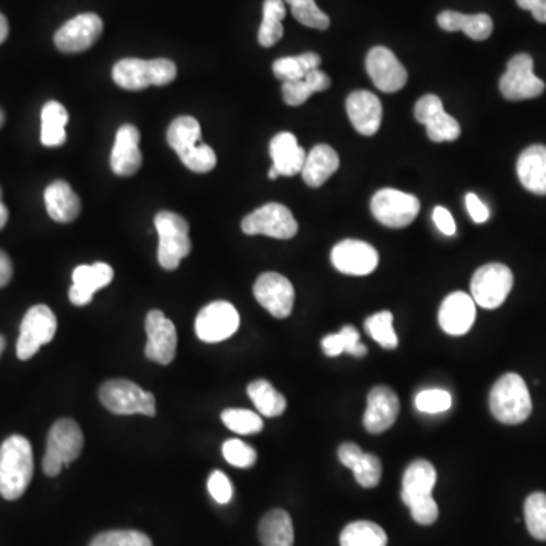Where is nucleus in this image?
<instances>
[{
	"label": "nucleus",
	"instance_id": "49",
	"mask_svg": "<svg viewBox=\"0 0 546 546\" xmlns=\"http://www.w3.org/2000/svg\"><path fill=\"white\" fill-rule=\"evenodd\" d=\"M466 208H468L469 216L472 217L475 223H484L489 220V208L481 202L475 193L466 195Z\"/></svg>",
	"mask_w": 546,
	"mask_h": 546
},
{
	"label": "nucleus",
	"instance_id": "43",
	"mask_svg": "<svg viewBox=\"0 0 546 546\" xmlns=\"http://www.w3.org/2000/svg\"><path fill=\"white\" fill-rule=\"evenodd\" d=\"M90 546H154L145 533L134 530L105 531L91 540Z\"/></svg>",
	"mask_w": 546,
	"mask_h": 546
},
{
	"label": "nucleus",
	"instance_id": "10",
	"mask_svg": "<svg viewBox=\"0 0 546 546\" xmlns=\"http://www.w3.org/2000/svg\"><path fill=\"white\" fill-rule=\"evenodd\" d=\"M242 230L248 236L261 234L272 239L289 240L298 234V222L286 205L270 202L248 214L243 219Z\"/></svg>",
	"mask_w": 546,
	"mask_h": 546
},
{
	"label": "nucleus",
	"instance_id": "1",
	"mask_svg": "<svg viewBox=\"0 0 546 546\" xmlns=\"http://www.w3.org/2000/svg\"><path fill=\"white\" fill-rule=\"evenodd\" d=\"M34 475V455L26 437L14 434L0 446V495L8 501L19 499Z\"/></svg>",
	"mask_w": 546,
	"mask_h": 546
},
{
	"label": "nucleus",
	"instance_id": "27",
	"mask_svg": "<svg viewBox=\"0 0 546 546\" xmlns=\"http://www.w3.org/2000/svg\"><path fill=\"white\" fill-rule=\"evenodd\" d=\"M519 181L528 192L546 196V146L534 145L525 149L519 157Z\"/></svg>",
	"mask_w": 546,
	"mask_h": 546
},
{
	"label": "nucleus",
	"instance_id": "40",
	"mask_svg": "<svg viewBox=\"0 0 546 546\" xmlns=\"http://www.w3.org/2000/svg\"><path fill=\"white\" fill-rule=\"evenodd\" d=\"M524 515L531 536L546 542V493H531L525 501Z\"/></svg>",
	"mask_w": 546,
	"mask_h": 546
},
{
	"label": "nucleus",
	"instance_id": "51",
	"mask_svg": "<svg viewBox=\"0 0 546 546\" xmlns=\"http://www.w3.org/2000/svg\"><path fill=\"white\" fill-rule=\"evenodd\" d=\"M433 220L434 223H436L437 228H439L440 233L449 237L454 236L455 231H457V226H455L454 217H452V214L449 213L446 208H434Z\"/></svg>",
	"mask_w": 546,
	"mask_h": 546
},
{
	"label": "nucleus",
	"instance_id": "12",
	"mask_svg": "<svg viewBox=\"0 0 546 546\" xmlns=\"http://www.w3.org/2000/svg\"><path fill=\"white\" fill-rule=\"evenodd\" d=\"M499 90L509 101H525L542 95L545 82L534 75V63L530 55H515L509 61L506 73L499 81Z\"/></svg>",
	"mask_w": 546,
	"mask_h": 546
},
{
	"label": "nucleus",
	"instance_id": "58",
	"mask_svg": "<svg viewBox=\"0 0 546 546\" xmlns=\"http://www.w3.org/2000/svg\"><path fill=\"white\" fill-rule=\"evenodd\" d=\"M5 122V114L4 111L0 110V128H2V125H4Z\"/></svg>",
	"mask_w": 546,
	"mask_h": 546
},
{
	"label": "nucleus",
	"instance_id": "29",
	"mask_svg": "<svg viewBox=\"0 0 546 546\" xmlns=\"http://www.w3.org/2000/svg\"><path fill=\"white\" fill-rule=\"evenodd\" d=\"M339 166V155L331 146L317 145L305 158L301 172L302 178L307 182V186L317 189L324 186L325 182L337 172Z\"/></svg>",
	"mask_w": 546,
	"mask_h": 546
},
{
	"label": "nucleus",
	"instance_id": "13",
	"mask_svg": "<svg viewBox=\"0 0 546 546\" xmlns=\"http://www.w3.org/2000/svg\"><path fill=\"white\" fill-rule=\"evenodd\" d=\"M239 325V311L233 304L226 301L211 302L196 317V336L205 343L223 342L239 330Z\"/></svg>",
	"mask_w": 546,
	"mask_h": 546
},
{
	"label": "nucleus",
	"instance_id": "30",
	"mask_svg": "<svg viewBox=\"0 0 546 546\" xmlns=\"http://www.w3.org/2000/svg\"><path fill=\"white\" fill-rule=\"evenodd\" d=\"M437 23L443 31H463L472 40L483 41L492 35L493 22L487 14L457 13V11H443L437 17Z\"/></svg>",
	"mask_w": 546,
	"mask_h": 546
},
{
	"label": "nucleus",
	"instance_id": "11",
	"mask_svg": "<svg viewBox=\"0 0 546 546\" xmlns=\"http://www.w3.org/2000/svg\"><path fill=\"white\" fill-rule=\"evenodd\" d=\"M372 214L387 228H405L415 222L421 211V202L416 196L395 189H383L375 193L371 202Z\"/></svg>",
	"mask_w": 546,
	"mask_h": 546
},
{
	"label": "nucleus",
	"instance_id": "39",
	"mask_svg": "<svg viewBox=\"0 0 546 546\" xmlns=\"http://www.w3.org/2000/svg\"><path fill=\"white\" fill-rule=\"evenodd\" d=\"M364 330L384 349H395L398 346V336L393 328V314L390 311L372 314L364 322Z\"/></svg>",
	"mask_w": 546,
	"mask_h": 546
},
{
	"label": "nucleus",
	"instance_id": "38",
	"mask_svg": "<svg viewBox=\"0 0 546 546\" xmlns=\"http://www.w3.org/2000/svg\"><path fill=\"white\" fill-rule=\"evenodd\" d=\"M322 349L328 357H337L343 352H348L354 357H364L368 352V348L360 342V334L351 325L343 327L339 333L325 336L322 339Z\"/></svg>",
	"mask_w": 546,
	"mask_h": 546
},
{
	"label": "nucleus",
	"instance_id": "36",
	"mask_svg": "<svg viewBox=\"0 0 546 546\" xmlns=\"http://www.w3.org/2000/svg\"><path fill=\"white\" fill-rule=\"evenodd\" d=\"M340 546H387V534L374 522H351L340 534Z\"/></svg>",
	"mask_w": 546,
	"mask_h": 546
},
{
	"label": "nucleus",
	"instance_id": "37",
	"mask_svg": "<svg viewBox=\"0 0 546 546\" xmlns=\"http://www.w3.org/2000/svg\"><path fill=\"white\" fill-rule=\"evenodd\" d=\"M321 57L314 52L298 55V57H284L273 63V73L280 81L290 82L304 79L311 70L319 69Z\"/></svg>",
	"mask_w": 546,
	"mask_h": 546
},
{
	"label": "nucleus",
	"instance_id": "21",
	"mask_svg": "<svg viewBox=\"0 0 546 546\" xmlns=\"http://www.w3.org/2000/svg\"><path fill=\"white\" fill-rule=\"evenodd\" d=\"M477 317V304L471 295L454 292L446 296L439 310V324L446 334L463 336L471 330Z\"/></svg>",
	"mask_w": 546,
	"mask_h": 546
},
{
	"label": "nucleus",
	"instance_id": "32",
	"mask_svg": "<svg viewBox=\"0 0 546 546\" xmlns=\"http://www.w3.org/2000/svg\"><path fill=\"white\" fill-rule=\"evenodd\" d=\"M69 114L60 102L51 101L41 110V143L48 148H58L66 143V126Z\"/></svg>",
	"mask_w": 546,
	"mask_h": 546
},
{
	"label": "nucleus",
	"instance_id": "54",
	"mask_svg": "<svg viewBox=\"0 0 546 546\" xmlns=\"http://www.w3.org/2000/svg\"><path fill=\"white\" fill-rule=\"evenodd\" d=\"M10 34V25H8L7 17L0 13V44L4 43Z\"/></svg>",
	"mask_w": 546,
	"mask_h": 546
},
{
	"label": "nucleus",
	"instance_id": "35",
	"mask_svg": "<svg viewBox=\"0 0 546 546\" xmlns=\"http://www.w3.org/2000/svg\"><path fill=\"white\" fill-rule=\"evenodd\" d=\"M286 17L284 0H264L263 22L258 31V41L263 48H272L283 38V20Z\"/></svg>",
	"mask_w": 546,
	"mask_h": 546
},
{
	"label": "nucleus",
	"instance_id": "56",
	"mask_svg": "<svg viewBox=\"0 0 546 546\" xmlns=\"http://www.w3.org/2000/svg\"><path fill=\"white\" fill-rule=\"evenodd\" d=\"M5 346H7V340H5L4 336H0V355L4 352Z\"/></svg>",
	"mask_w": 546,
	"mask_h": 546
},
{
	"label": "nucleus",
	"instance_id": "57",
	"mask_svg": "<svg viewBox=\"0 0 546 546\" xmlns=\"http://www.w3.org/2000/svg\"><path fill=\"white\" fill-rule=\"evenodd\" d=\"M278 172L277 170L273 169V167H270V170H269V178L270 179H277L278 178Z\"/></svg>",
	"mask_w": 546,
	"mask_h": 546
},
{
	"label": "nucleus",
	"instance_id": "14",
	"mask_svg": "<svg viewBox=\"0 0 546 546\" xmlns=\"http://www.w3.org/2000/svg\"><path fill=\"white\" fill-rule=\"evenodd\" d=\"M104 31L101 17L95 13L79 14L64 23L55 34V46L64 54H79L90 49Z\"/></svg>",
	"mask_w": 546,
	"mask_h": 546
},
{
	"label": "nucleus",
	"instance_id": "20",
	"mask_svg": "<svg viewBox=\"0 0 546 546\" xmlns=\"http://www.w3.org/2000/svg\"><path fill=\"white\" fill-rule=\"evenodd\" d=\"M114 278V270L110 264L95 263L81 264L73 270V284L69 290V299L78 307L88 305L98 290L111 284Z\"/></svg>",
	"mask_w": 546,
	"mask_h": 546
},
{
	"label": "nucleus",
	"instance_id": "17",
	"mask_svg": "<svg viewBox=\"0 0 546 546\" xmlns=\"http://www.w3.org/2000/svg\"><path fill=\"white\" fill-rule=\"evenodd\" d=\"M415 117L427 128L431 142H454L459 139V122L443 110L442 101L434 95L422 96L415 107Z\"/></svg>",
	"mask_w": 546,
	"mask_h": 546
},
{
	"label": "nucleus",
	"instance_id": "8",
	"mask_svg": "<svg viewBox=\"0 0 546 546\" xmlns=\"http://www.w3.org/2000/svg\"><path fill=\"white\" fill-rule=\"evenodd\" d=\"M57 327V317L48 305L38 304L29 308L20 325L17 357L20 360H29L34 357L41 346L52 342L57 334Z\"/></svg>",
	"mask_w": 546,
	"mask_h": 546
},
{
	"label": "nucleus",
	"instance_id": "25",
	"mask_svg": "<svg viewBox=\"0 0 546 546\" xmlns=\"http://www.w3.org/2000/svg\"><path fill=\"white\" fill-rule=\"evenodd\" d=\"M269 152L273 161L272 167L277 170L278 175L295 176L302 172L307 154L292 132L275 135L270 142Z\"/></svg>",
	"mask_w": 546,
	"mask_h": 546
},
{
	"label": "nucleus",
	"instance_id": "47",
	"mask_svg": "<svg viewBox=\"0 0 546 546\" xmlns=\"http://www.w3.org/2000/svg\"><path fill=\"white\" fill-rule=\"evenodd\" d=\"M412 518L418 522L419 525H431L439 518V507H437L436 501L433 496H427V498L418 499L415 503L408 506Z\"/></svg>",
	"mask_w": 546,
	"mask_h": 546
},
{
	"label": "nucleus",
	"instance_id": "31",
	"mask_svg": "<svg viewBox=\"0 0 546 546\" xmlns=\"http://www.w3.org/2000/svg\"><path fill=\"white\" fill-rule=\"evenodd\" d=\"M258 537L263 546H293L295 528L286 510L275 509L261 519Z\"/></svg>",
	"mask_w": 546,
	"mask_h": 546
},
{
	"label": "nucleus",
	"instance_id": "55",
	"mask_svg": "<svg viewBox=\"0 0 546 546\" xmlns=\"http://www.w3.org/2000/svg\"><path fill=\"white\" fill-rule=\"evenodd\" d=\"M8 217H10V213H8V208L2 202V189H0V230L7 225Z\"/></svg>",
	"mask_w": 546,
	"mask_h": 546
},
{
	"label": "nucleus",
	"instance_id": "28",
	"mask_svg": "<svg viewBox=\"0 0 546 546\" xmlns=\"http://www.w3.org/2000/svg\"><path fill=\"white\" fill-rule=\"evenodd\" d=\"M44 202L49 216L58 223H69L81 213V199L66 181L52 182L44 192Z\"/></svg>",
	"mask_w": 546,
	"mask_h": 546
},
{
	"label": "nucleus",
	"instance_id": "16",
	"mask_svg": "<svg viewBox=\"0 0 546 546\" xmlns=\"http://www.w3.org/2000/svg\"><path fill=\"white\" fill-rule=\"evenodd\" d=\"M331 261L339 272L352 277H366L377 269V249L361 240H343L331 251Z\"/></svg>",
	"mask_w": 546,
	"mask_h": 546
},
{
	"label": "nucleus",
	"instance_id": "44",
	"mask_svg": "<svg viewBox=\"0 0 546 546\" xmlns=\"http://www.w3.org/2000/svg\"><path fill=\"white\" fill-rule=\"evenodd\" d=\"M415 405L421 413L439 415V413L448 412L449 408L452 407V396L448 390H422L416 395Z\"/></svg>",
	"mask_w": 546,
	"mask_h": 546
},
{
	"label": "nucleus",
	"instance_id": "2",
	"mask_svg": "<svg viewBox=\"0 0 546 546\" xmlns=\"http://www.w3.org/2000/svg\"><path fill=\"white\" fill-rule=\"evenodd\" d=\"M167 142L192 172L207 173L216 166V152L201 142V125L195 117L181 116L173 120L167 129Z\"/></svg>",
	"mask_w": 546,
	"mask_h": 546
},
{
	"label": "nucleus",
	"instance_id": "19",
	"mask_svg": "<svg viewBox=\"0 0 546 546\" xmlns=\"http://www.w3.org/2000/svg\"><path fill=\"white\" fill-rule=\"evenodd\" d=\"M366 69L378 90L396 93L407 84V70L390 49L377 46L366 58Z\"/></svg>",
	"mask_w": 546,
	"mask_h": 546
},
{
	"label": "nucleus",
	"instance_id": "41",
	"mask_svg": "<svg viewBox=\"0 0 546 546\" xmlns=\"http://www.w3.org/2000/svg\"><path fill=\"white\" fill-rule=\"evenodd\" d=\"M222 422L228 430L240 436L257 434L263 430V419L258 413L243 408H230L222 413Z\"/></svg>",
	"mask_w": 546,
	"mask_h": 546
},
{
	"label": "nucleus",
	"instance_id": "26",
	"mask_svg": "<svg viewBox=\"0 0 546 546\" xmlns=\"http://www.w3.org/2000/svg\"><path fill=\"white\" fill-rule=\"evenodd\" d=\"M437 483V472L428 460H416L408 466L402 478L401 498L405 506L415 503L418 499L433 496Z\"/></svg>",
	"mask_w": 546,
	"mask_h": 546
},
{
	"label": "nucleus",
	"instance_id": "24",
	"mask_svg": "<svg viewBox=\"0 0 546 546\" xmlns=\"http://www.w3.org/2000/svg\"><path fill=\"white\" fill-rule=\"evenodd\" d=\"M140 131L134 125L120 126L111 152V169L119 176H132L143 163L140 151Z\"/></svg>",
	"mask_w": 546,
	"mask_h": 546
},
{
	"label": "nucleus",
	"instance_id": "53",
	"mask_svg": "<svg viewBox=\"0 0 546 546\" xmlns=\"http://www.w3.org/2000/svg\"><path fill=\"white\" fill-rule=\"evenodd\" d=\"M13 278V263L4 251H0V289L10 284Z\"/></svg>",
	"mask_w": 546,
	"mask_h": 546
},
{
	"label": "nucleus",
	"instance_id": "3",
	"mask_svg": "<svg viewBox=\"0 0 546 546\" xmlns=\"http://www.w3.org/2000/svg\"><path fill=\"white\" fill-rule=\"evenodd\" d=\"M490 412L496 421L518 425L530 418V390L518 374H506L493 384L489 398Z\"/></svg>",
	"mask_w": 546,
	"mask_h": 546
},
{
	"label": "nucleus",
	"instance_id": "23",
	"mask_svg": "<svg viewBox=\"0 0 546 546\" xmlns=\"http://www.w3.org/2000/svg\"><path fill=\"white\" fill-rule=\"evenodd\" d=\"M346 111L352 126L361 135L377 134L383 120V105L371 91L358 90L346 99Z\"/></svg>",
	"mask_w": 546,
	"mask_h": 546
},
{
	"label": "nucleus",
	"instance_id": "5",
	"mask_svg": "<svg viewBox=\"0 0 546 546\" xmlns=\"http://www.w3.org/2000/svg\"><path fill=\"white\" fill-rule=\"evenodd\" d=\"M84 446V434L72 419H60L49 431L43 471L49 477H57L64 468L75 462Z\"/></svg>",
	"mask_w": 546,
	"mask_h": 546
},
{
	"label": "nucleus",
	"instance_id": "34",
	"mask_svg": "<svg viewBox=\"0 0 546 546\" xmlns=\"http://www.w3.org/2000/svg\"><path fill=\"white\" fill-rule=\"evenodd\" d=\"M248 395L257 412L266 418H277L286 410L287 401L269 381L257 380L248 386Z\"/></svg>",
	"mask_w": 546,
	"mask_h": 546
},
{
	"label": "nucleus",
	"instance_id": "52",
	"mask_svg": "<svg viewBox=\"0 0 546 546\" xmlns=\"http://www.w3.org/2000/svg\"><path fill=\"white\" fill-rule=\"evenodd\" d=\"M522 10L531 11L534 19L546 23V0H516Z\"/></svg>",
	"mask_w": 546,
	"mask_h": 546
},
{
	"label": "nucleus",
	"instance_id": "42",
	"mask_svg": "<svg viewBox=\"0 0 546 546\" xmlns=\"http://www.w3.org/2000/svg\"><path fill=\"white\" fill-rule=\"evenodd\" d=\"M292 8L293 17L308 28L325 29L330 28V17L317 7L314 0H286Z\"/></svg>",
	"mask_w": 546,
	"mask_h": 546
},
{
	"label": "nucleus",
	"instance_id": "7",
	"mask_svg": "<svg viewBox=\"0 0 546 546\" xmlns=\"http://www.w3.org/2000/svg\"><path fill=\"white\" fill-rule=\"evenodd\" d=\"M99 399L114 415L155 416V396L128 380H110L102 384Z\"/></svg>",
	"mask_w": 546,
	"mask_h": 546
},
{
	"label": "nucleus",
	"instance_id": "45",
	"mask_svg": "<svg viewBox=\"0 0 546 546\" xmlns=\"http://www.w3.org/2000/svg\"><path fill=\"white\" fill-rule=\"evenodd\" d=\"M222 454L226 462L236 468H251L257 462V451L240 439L226 440L222 446Z\"/></svg>",
	"mask_w": 546,
	"mask_h": 546
},
{
	"label": "nucleus",
	"instance_id": "18",
	"mask_svg": "<svg viewBox=\"0 0 546 546\" xmlns=\"http://www.w3.org/2000/svg\"><path fill=\"white\" fill-rule=\"evenodd\" d=\"M146 333H148V345H146V357L155 363L170 364L176 355L178 336L176 328L170 319L164 316L163 311H149L146 317Z\"/></svg>",
	"mask_w": 546,
	"mask_h": 546
},
{
	"label": "nucleus",
	"instance_id": "4",
	"mask_svg": "<svg viewBox=\"0 0 546 546\" xmlns=\"http://www.w3.org/2000/svg\"><path fill=\"white\" fill-rule=\"evenodd\" d=\"M175 63L166 58L158 60H139V58H125L113 67V79L120 88L129 91L145 90L155 85L163 87L175 81Z\"/></svg>",
	"mask_w": 546,
	"mask_h": 546
},
{
	"label": "nucleus",
	"instance_id": "15",
	"mask_svg": "<svg viewBox=\"0 0 546 546\" xmlns=\"http://www.w3.org/2000/svg\"><path fill=\"white\" fill-rule=\"evenodd\" d=\"M254 296L261 307L273 317L286 319L295 304V289L286 277L277 272L263 273L255 281Z\"/></svg>",
	"mask_w": 546,
	"mask_h": 546
},
{
	"label": "nucleus",
	"instance_id": "48",
	"mask_svg": "<svg viewBox=\"0 0 546 546\" xmlns=\"http://www.w3.org/2000/svg\"><path fill=\"white\" fill-rule=\"evenodd\" d=\"M208 492L219 504H228L233 498V484L223 472L214 471L208 478Z\"/></svg>",
	"mask_w": 546,
	"mask_h": 546
},
{
	"label": "nucleus",
	"instance_id": "50",
	"mask_svg": "<svg viewBox=\"0 0 546 546\" xmlns=\"http://www.w3.org/2000/svg\"><path fill=\"white\" fill-rule=\"evenodd\" d=\"M364 451L355 443H343L339 448V460L348 469H354L363 457Z\"/></svg>",
	"mask_w": 546,
	"mask_h": 546
},
{
	"label": "nucleus",
	"instance_id": "6",
	"mask_svg": "<svg viewBox=\"0 0 546 546\" xmlns=\"http://www.w3.org/2000/svg\"><path fill=\"white\" fill-rule=\"evenodd\" d=\"M158 239V261L166 270H175L184 258L192 252L189 223L184 217L172 211H160L155 216Z\"/></svg>",
	"mask_w": 546,
	"mask_h": 546
},
{
	"label": "nucleus",
	"instance_id": "22",
	"mask_svg": "<svg viewBox=\"0 0 546 546\" xmlns=\"http://www.w3.org/2000/svg\"><path fill=\"white\" fill-rule=\"evenodd\" d=\"M399 415V399L390 387H374L368 396V408L363 416L364 428L371 434H381L393 427Z\"/></svg>",
	"mask_w": 546,
	"mask_h": 546
},
{
	"label": "nucleus",
	"instance_id": "46",
	"mask_svg": "<svg viewBox=\"0 0 546 546\" xmlns=\"http://www.w3.org/2000/svg\"><path fill=\"white\" fill-rule=\"evenodd\" d=\"M355 480L361 487L366 489H372V487L378 486L381 480V474H383V466H381L380 459L377 455L366 454L364 452L360 462L357 463L354 469Z\"/></svg>",
	"mask_w": 546,
	"mask_h": 546
},
{
	"label": "nucleus",
	"instance_id": "33",
	"mask_svg": "<svg viewBox=\"0 0 546 546\" xmlns=\"http://www.w3.org/2000/svg\"><path fill=\"white\" fill-rule=\"evenodd\" d=\"M331 79L322 70L314 69L299 81L284 82L283 98L290 107H299L305 104L313 93L328 90Z\"/></svg>",
	"mask_w": 546,
	"mask_h": 546
},
{
	"label": "nucleus",
	"instance_id": "9",
	"mask_svg": "<svg viewBox=\"0 0 546 546\" xmlns=\"http://www.w3.org/2000/svg\"><path fill=\"white\" fill-rule=\"evenodd\" d=\"M513 289V273L501 263L481 266L471 281V296L475 304L487 310L501 307Z\"/></svg>",
	"mask_w": 546,
	"mask_h": 546
}]
</instances>
